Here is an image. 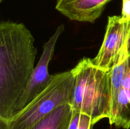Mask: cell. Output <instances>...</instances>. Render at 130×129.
<instances>
[{
  "instance_id": "cell-1",
  "label": "cell",
  "mask_w": 130,
  "mask_h": 129,
  "mask_svg": "<svg viewBox=\"0 0 130 129\" xmlns=\"http://www.w3.org/2000/svg\"><path fill=\"white\" fill-rule=\"evenodd\" d=\"M37 49L31 32L22 23L0 24V121L15 115L16 105L34 71Z\"/></svg>"
},
{
  "instance_id": "cell-2",
  "label": "cell",
  "mask_w": 130,
  "mask_h": 129,
  "mask_svg": "<svg viewBox=\"0 0 130 129\" xmlns=\"http://www.w3.org/2000/svg\"><path fill=\"white\" fill-rule=\"evenodd\" d=\"M74 83L71 103L73 111L88 115L95 125L110 113V70L84 58L72 68Z\"/></svg>"
},
{
  "instance_id": "cell-3",
  "label": "cell",
  "mask_w": 130,
  "mask_h": 129,
  "mask_svg": "<svg viewBox=\"0 0 130 129\" xmlns=\"http://www.w3.org/2000/svg\"><path fill=\"white\" fill-rule=\"evenodd\" d=\"M74 80L72 69L53 75L49 85L27 106L8 122L0 121L1 129H30L58 106L71 103Z\"/></svg>"
},
{
  "instance_id": "cell-4",
  "label": "cell",
  "mask_w": 130,
  "mask_h": 129,
  "mask_svg": "<svg viewBox=\"0 0 130 129\" xmlns=\"http://www.w3.org/2000/svg\"><path fill=\"white\" fill-rule=\"evenodd\" d=\"M129 35L130 20L117 15L109 16L104 41L98 54L91 59L93 63L110 70L128 53Z\"/></svg>"
},
{
  "instance_id": "cell-5",
  "label": "cell",
  "mask_w": 130,
  "mask_h": 129,
  "mask_svg": "<svg viewBox=\"0 0 130 129\" xmlns=\"http://www.w3.org/2000/svg\"><path fill=\"white\" fill-rule=\"evenodd\" d=\"M64 29L63 24L58 25L54 34L43 45L41 56L32 73L24 93L17 104L14 116L27 106L50 83L53 75L48 73V65L54 54L58 38Z\"/></svg>"
},
{
  "instance_id": "cell-6",
  "label": "cell",
  "mask_w": 130,
  "mask_h": 129,
  "mask_svg": "<svg viewBox=\"0 0 130 129\" xmlns=\"http://www.w3.org/2000/svg\"><path fill=\"white\" fill-rule=\"evenodd\" d=\"M112 0H57L55 9L69 20L93 24Z\"/></svg>"
},
{
  "instance_id": "cell-7",
  "label": "cell",
  "mask_w": 130,
  "mask_h": 129,
  "mask_svg": "<svg viewBox=\"0 0 130 129\" xmlns=\"http://www.w3.org/2000/svg\"><path fill=\"white\" fill-rule=\"evenodd\" d=\"M73 115L70 104L58 106L30 129H69Z\"/></svg>"
},
{
  "instance_id": "cell-8",
  "label": "cell",
  "mask_w": 130,
  "mask_h": 129,
  "mask_svg": "<svg viewBox=\"0 0 130 129\" xmlns=\"http://www.w3.org/2000/svg\"><path fill=\"white\" fill-rule=\"evenodd\" d=\"M129 53H127L121 59L120 61L110 70V113L109 120L114 116L118 105V97L122 87V82L129 67Z\"/></svg>"
},
{
  "instance_id": "cell-9",
  "label": "cell",
  "mask_w": 130,
  "mask_h": 129,
  "mask_svg": "<svg viewBox=\"0 0 130 129\" xmlns=\"http://www.w3.org/2000/svg\"><path fill=\"white\" fill-rule=\"evenodd\" d=\"M109 123L118 128H130V99L122 87L118 97L116 110Z\"/></svg>"
},
{
  "instance_id": "cell-10",
  "label": "cell",
  "mask_w": 130,
  "mask_h": 129,
  "mask_svg": "<svg viewBox=\"0 0 130 129\" xmlns=\"http://www.w3.org/2000/svg\"><path fill=\"white\" fill-rule=\"evenodd\" d=\"M93 125L91 118L88 115L73 111L69 129H93Z\"/></svg>"
},
{
  "instance_id": "cell-11",
  "label": "cell",
  "mask_w": 130,
  "mask_h": 129,
  "mask_svg": "<svg viewBox=\"0 0 130 129\" xmlns=\"http://www.w3.org/2000/svg\"><path fill=\"white\" fill-rule=\"evenodd\" d=\"M122 88L130 99V67L127 70L122 82Z\"/></svg>"
},
{
  "instance_id": "cell-12",
  "label": "cell",
  "mask_w": 130,
  "mask_h": 129,
  "mask_svg": "<svg viewBox=\"0 0 130 129\" xmlns=\"http://www.w3.org/2000/svg\"><path fill=\"white\" fill-rule=\"evenodd\" d=\"M121 16L130 20V0H123V8Z\"/></svg>"
},
{
  "instance_id": "cell-13",
  "label": "cell",
  "mask_w": 130,
  "mask_h": 129,
  "mask_svg": "<svg viewBox=\"0 0 130 129\" xmlns=\"http://www.w3.org/2000/svg\"><path fill=\"white\" fill-rule=\"evenodd\" d=\"M128 53H129V55L130 56V35H129V41H128Z\"/></svg>"
},
{
  "instance_id": "cell-14",
  "label": "cell",
  "mask_w": 130,
  "mask_h": 129,
  "mask_svg": "<svg viewBox=\"0 0 130 129\" xmlns=\"http://www.w3.org/2000/svg\"><path fill=\"white\" fill-rule=\"evenodd\" d=\"M129 67H130V56H129Z\"/></svg>"
},
{
  "instance_id": "cell-15",
  "label": "cell",
  "mask_w": 130,
  "mask_h": 129,
  "mask_svg": "<svg viewBox=\"0 0 130 129\" xmlns=\"http://www.w3.org/2000/svg\"><path fill=\"white\" fill-rule=\"evenodd\" d=\"M3 1V0H0V3H2Z\"/></svg>"
}]
</instances>
